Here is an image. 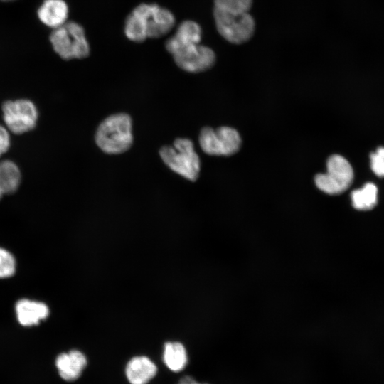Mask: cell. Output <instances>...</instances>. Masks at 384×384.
Here are the masks:
<instances>
[{"mask_svg": "<svg viewBox=\"0 0 384 384\" xmlns=\"http://www.w3.org/2000/svg\"><path fill=\"white\" fill-rule=\"evenodd\" d=\"M3 119L8 129L16 134L32 130L38 119V110L33 102L20 99L2 105Z\"/></svg>", "mask_w": 384, "mask_h": 384, "instance_id": "9", "label": "cell"}, {"mask_svg": "<svg viewBox=\"0 0 384 384\" xmlns=\"http://www.w3.org/2000/svg\"><path fill=\"white\" fill-rule=\"evenodd\" d=\"M201 36L199 24L187 20L180 23L174 36L166 42V50L181 69L189 73H200L215 64L214 51L200 44Z\"/></svg>", "mask_w": 384, "mask_h": 384, "instance_id": "1", "label": "cell"}, {"mask_svg": "<svg viewBox=\"0 0 384 384\" xmlns=\"http://www.w3.org/2000/svg\"><path fill=\"white\" fill-rule=\"evenodd\" d=\"M163 360L171 371L176 373L181 371L188 363L185 347L179 342H166L164 347Z\"/></svg>", "mask_w": 384, "mask_h": 384, "instance_id": "14", "label": "cell"}, {"mask_svg": "<svg viewBox=\"0 0 384 384\" xmlns=\"http://www.w3.org/2000/svg\"><path fill=\"white\" fill-rule=\"evenodd\" d=\"M60 376L65 380L78 379L87 366V358L80 351L73 350L60 354L55 361Z\"/></svg>", "mask_w": 384, "mask_h": 384, "instance_id": "10", "label": "cell"}, {"mask_svg": "<svg viewBox=\"0 0 384 384\" xmlns=\"http://www.w3.org/2000/svg\"><path fill=\"white\" fill-rule=\"evenodd\" d=\"M10 143L9 132L4 127L0 125V157L8 151Z\"/></svg>", "mask_w": 384, "mask_h": 384, "instance_id": "20", "label": "cell"}, {"mask_svg": "<svg viewBox=\"0 0 384 384\" xmlns=\"http://www.w3.org/2000/svg\"><path fill=\"white\" fill-rule=\"evenodd\" d=\"M326 172L315 176L316 187L323 192L336 195L344 192L353 180V171L351 164L343 156L331 155L326 162Z\"/></svg>", "mask_w": 384, "mask_h": 384, "instance_id": "7", "label": "cell"}, {"mask_svg": "<svg viewBox=\"0 0 384 384\" xmlns=\"http://www.w3.org/2000/svg\"><path fill=\"white\" fill-rule=\"evenodd\" d=\"M351 199L354 208L359 210H371L376 206L378 201L377 186L368 182L362 188L352 191Z\"/></svg>", "mask_w": 384, "mask_h": 384, "instance_id": "16", "label": "cell"}, {"mask_svg": "<svg viewBox=\"0 0 384 384\" xmlns=\"http://www.w3.org/2000/svg\"><path fill=\"white\" fill-rule=\"evenodd\" d=\"M370 167L379 177H384V147H378L370 154Z\"/></svg>", "mask_w": 384, "mask_h": 384, "instance_id": "19", "label": "cell"}, {"mask_svg": "<svg viewBox=\"0 0 384 384\" xmlns=\"http://www.w3.org/2000/svg\"><path fill=\"white\" fill-rule=\"evenodd\" d=\"M174 25L175 18L169 10L155 4H142L126 18L124 33L129 40L142 42L166 35Z\"/></svg>", "mask_w": 384, "mask_h": 384, "instance_id": "2", "label": "cell"}, {"mask_svg": "<svg viewBox=\"0 0 384 384\" xmlns=\"http://www.w3.org/2000/svg\"><path fill=\"white\" fill-rule=\"evenodd\" d=\"M253 0H214L213 9L231 12L245 13L249 12Z\"/></svg>", "mask_w": 384, "mask_h": 384, "instance_id": "17", "label": "cell"}, {"mask_svg": "<svg viewBox=\"0 0 384 384\" xmlns=\"http://www.w3.org/2000/svg\"><path fill=\"white\" fill-rule=\"evenodd\" d=\"M198 139L201 149L209 155L230 156L236 153L241 145L240 134L229 127H220L216 129L203 127Z\"/></svg>", "mask_w": 384, "mask_h": 384, "instance_id": "8", "label": "cell"}, {"mask_svg": "<svg viewBox=\"0 0 384 384\" xmlns=\"http://www.w3.org/2000/svg\"><path fill=\"white\" fill-rule=\"evenodd\" d=\"M178 384H207V383H201L197 382L194 378L191 376H184L183 377Z\"/></svg>", "mask_w": 384, "mask_h": 384, "instance_id": "21", "label": "cell"}, {"mask_svg": "<svg viewBox=\"0 0 384 384\" xmlns=\"http://www.w3.org/2000/svg\"><path fill=\"white\" fill-rule=\"evenodd\" d=\"M132 122L126 113L110 115L99 124L95 139L105 153L118 154L127 151L132 145Z\"/></svg>", "mask_w": 384, "mask_h": 384, "instance_id": "3", "label": "cell"}, {"mask_svg": "<svg viewBox=\"0 0 384 384\" xmlns=\"http://www.w3.org/2000/svg\"><path fill=\"white\" fill-rule=\"evenodd\" d=\"M37 14L43 24L55 29L67 22L68 7L64 0H44Z\"/></svg>", "mask_w": 384, "mask_h": 384, "instance_id": "11", "label": "cell"}, {"mask_svg": "<svg viewBox=\"0 0 384 384\" xmlns=\"http://www.w3.org/2000/svg\"><path fill=\"white\" fill-rule=\"evenodd\" d=\"M157 367L146 356H135L127 363L125 373L131 384H147L156 374Z\"/></svg>", "mask_w": 384, "mask_h": 384, "instance_id": "12", "label": "cell"}, {"mask_svg": "<svg viewBox=\"0 0 384 384\" xmlns=\"http://www.w3.org/2000/svg\"><path fill=\"white\" fill-rule=\"evenodd\" d=\"M16 270V262L13 255L0 247V278L12 276Z\"/></svg>", "mask_w": 384, "mask_h": 384, "instance_id": "18", "label": "cell"}, {"mask_svg": "<svg viewBox=\"0 0 384 384\" xmlns=\"http://www.w3.org/2000/svg\"><path fill=\"white\" fill-rule=\"evenodd\" d=\"M16 312L19 323L26 326L38 324L49 313L48 306L41 302L21 299L16 305Z\"/></svg>", "mask_w": 384, "mask_h": 384, "instance_id": "13", "label": "cell"}, {"mask_svg": "<svg viewBox=\"0 0 384 384\" xmlns=\"http://www.w3.org/2000/svg\"><path fill=\"white\" fill-rule=\"evenodd\" d=\"M213 18L219 34L232 44H243L255 34L256 23L250 12L231 13L213 9Z\"/></svg>", "mask_w": 384, "mask_h": 384, "instance_id": "6", "label": "cell"}, {"mask_svg": "<svg viewBox=\"0 0 384 384\" xmlns=\"http://www.w3.org/2000/svg\"><path fill=\"white\" fill-rule=\"evenodd\" d=\"M0 1H14V0H0Z\"/></svg>", "mask_w": 384, "mask_h": 384, "instance_id": "22", "label": "cell"}, {"mask_svg": "<svg viewBox=\"0 0 384 384\" xmlns=\"http://www.w3.org/2000/svg\"><path fill=\"white\" fill-rule=\"evenodd\" d=\"M50 41L55 53L65 60L84 58L90 53L85 31L74 21H67L53 29Z\"/></svg>", "mask_w": 384, "mask_h": 384, "instance_id": "5", "label": "cell"}, {"mask_svg": "<svg viewBox=\"0 0 384 384\" xmlns=\"http://www.w3.org/2000/svg\"><path fill=\"white\" fill-rule=\"evenodd\" d=\"M159 156L170 169L183 178L191 181L198 178L201 162L191 139H176L172 146H163L159 149Z\"/></svg>", "mask_w": 384, "mask_h": 384, "instance_id": "4", "label": "cell"}, {"mask_svg": "<svg viewBox=\"0 0 384 384\" xmlns=\"http://www.w3.org/2000/svg\"><path fill=\"white\" fill-rule=\"evenodd\" d=\"M21 178L20 169L14 161H0V190L3 195L14 193L20 185Z\"/></svg>", "mask_w": 384, "mask_h": 384, "instance_id": "15", "label": "cell"}, {"mask_svg": "<svg viewBox=\"0 0 384 384\" xmlns=\"http://www.w3.org/2000/svg\"><path fill=\"white\" fill-rule=\"evenodd\" d=\"M2 196H3V194H2V193H1V191L0 190V199L1 198Z\"/></svg>", "mask_w": 384, "mask_h": 384, "instance_id": "23", "label": "cell"}]
</instances>
